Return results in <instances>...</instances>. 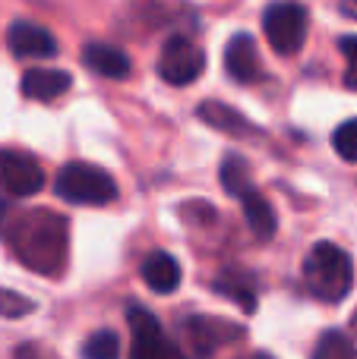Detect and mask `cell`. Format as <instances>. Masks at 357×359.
I'll return each mask as SVG.
<instances>
[{
  "label": "cell",
  "instance_id": "6da1fadb",
  "mask_svg": "<svg viewBox=\"0 0 357 359\" xmlns=\"http://www.w3.org/2000/svg\"><path fill=\"white\" fill-rule=\"evenodd\" d=\"M4 236L10 243L13 255L29 271L41 278H60L70 259V224L63 215L48 208H32L10 215L4 227Z\"/></svg>",
  "mask_w": 357,
  "mask_h": 359
},
{
  "label": "cell",
  "instance_id": "7a4b0ae2",
  "mask_svg": "<svg viewBox=\"0 0 357 359\" xmlns=\"http://www.w3.org/2000/svg\"><path fill=\"white\" fill-rule=\"evenodd\" d=\"M304 287H307L310 297H316L320 303H342V299L351 293L354 287V265L351 255L345 252L335 243H316L307 252L301 268Z\"/></svg>",
  "mask_w": 357,
  "mask_h": 359
},
{
  "label": "cell",
  "instance_id": "3957f363",
  "mask_svg": "<svg viewBox=\"0 0 357 359\" xmlns=\"http://www.w3.org/2000/svg\"><path fill=\"white\" fill-rule=\"evenodd\" d=\"M54 192L70 205H86V208H98V205H111L117 198V183L108 170L89 161H70L57 170Z\"/></svg>",
  "mask_w": 357,
  "mask_h": 359
},
{
  "label": "cell",
  "instance_id": "277c9868",
  "mask_svg": "<svg viewBox=\"0 0 357 359\" xmlns=\"http://www.w3.org/2000/svg\"><path fill=\"white\" fill-rule=\"evenodd\" d=\"M307 29H310V16L301 4H291V0H278L269 4L263 13V32L269 38L272 50L282 57H291L304 48L307 41Z\"/></svg>",
  "mask_w": 357,
  "mask_h": 359
},
{
  "label": "cell",
  "instance_id": "5b68a950",
  "mask_svg": "<svg viewBox=\"0 0 357 359\" xmlns=\"http://www.w3.org/2000/svg\"><path fill=\"white\" fill-rule=\"evenodd\" d=\"M244 337V328L219 316H190L181 325V341L193 359H212L221 347L238 344Z\"/></svg>",
  "mask_w": 357,
  "mask_h": 359
},
{
  "label": "cell",
  "instance_id": "8992f818",
  "mask_svg": "<svg viewBox=\"0 0 357 359\" xmlns=\"http://www.w3.org/2000/svg\"><path fill=\"white\" fill-rule=\"evenodd\" d=\"M126 325H130V359H183L181 347L164 334L162 322L145 306L133 303L126 309Z\"/></svg>",
  "mask_w": 357,
  "mask_h": 359
},
{
  "label": "cell",
  "instance_id": "52a82bcc",
  "mask_svg": "<svg viewBox=\"0 0 357 359\" xmlns=\"http://www.w3.org/2000/svg\"><path fill=\"white\" fill-rule=\"evenodd\" d=\"M202 69H206V54L190 38L174 35L164 41L162 54H158V76L168 86H190L202 76Z\"/></svg>",
  "mask_w": 357,
  "mask_h": 359
},
{
  "label": "cell",
  "instance_id": "ba28073f",
  "mask_svg": "<svg viewBox=\"0 0 357 359\" xmlns=\"http://www.w3.org/2000/svg\"><path fill=\"white\" fill-rule=\"evenodd\" d=\"M44 170L32 155L16 149H0V189L13 198H25L41 192Z\"/></svg>",
  "mask_w": 357,
  "mask_h": 359
},
{
  "label": "cell",
  "instance_id": "9c48e42d",
  "mask_svg": "<svg viewBox=\"0 0 357 359\" xmlns=\"http://www.w3.org/2000/svg\"><path fill=\"white\" fill-rule=\"evenodd\" d=\"M6 48L13 57H22V60H48L57 54V38L41 25L16 19L6 29Z\"/></svg>",
  "mask_w": 357,
  "mask_h": 359
},
{
  "label": "cell",
  "instance_id": "30bf717a",
  "mask_svg": "<svg viewBox=\"0 0 357 359\" xmlns=\"http://www.w3.org/2000/svg\"><path fill=\"white\" fill-rule=\"evenodd\" d=\"M225 69L234 82L240 86H250V82L263 79V60H259V50L253 35L247 32H238V35L228 41L225 48Z\"/></svg>",
  "mask_w": 357,
  "mask_h": 359
},
{
  "label": "cell",
  "instance_id": "8fae6325",
  "mask_svg": "<svg viewBox=\"0 0 357 359\" xmlns=\"http://www.w3.org/2000/svg\"><path fill=\"white\" fill-rule=\"evenodd\" d=\"M196 117H200L206 126H212V130L228 133L231 139L259 136V130L238 111V107H228V104H221V101H202V104L196 107Z\"/></svg>",
  "mask_w": 357,
  "mask_h": 359
},
{
  "label": "cell",
  "instance_id": "7c38bea8",
  "mask_svg": "<svg viewBox=\"0 0 357 359\" xmlns=\"http://www.w3.org/2000/svg\"><path fill=\"white\" fill-rule=\"evenodd\" d=\"M212 290L219 297H228L231 303H238L244 312H257V278L244 268H225L219 278L212 280Z\"/></svg>",
  "mask_w": 357,
  "mask_h": 359
},
{
  "label": "cell",
  "instance_id": "4fadbf2b",
  "mask_svg": "<svg viewBox=\"0 0 357 359\" xmlns=\"http://www.w3.org/2000/svg\"><path fill=\"white\" fill-rule=\"evenodd\" d=\"M82 63H86L89 73L101 76V79H126L130 76V57L124 50L111 48V44L89 41L82 48Z\"/></svg>",
  "mask_w": 357,
  "mask_h": 359
},
{
  "label": "cell",
  "instance_id": "5bb4252c",
  "mask_svg": "<svg viewBox=\"0 0 357 359\" xmlns=\"http://www.w3.org/2000/svg\"><path fill=\"white\" fill-rule=\"evenodd\" d=\"M73 86L70 73L63 69H48V67H38V69H25L22 82H19V92L32 101H54L60 98L67 88Z\"/></svg>",
  "mask_w": 357,
  "mask_h": 359
},
{
  "label": "cell",
  "instance_id": "9a60e30c",
  "mask_svg": "<svg viewBox=\"0 0 357 359\" xmlns=\"http://www.w3.org/2000/svg\"><path fill=\"white\" fill-rule=\"evenodd\" d=\"M139 271H143L145 287L155 293H174L177 287H181V265H177V259L171 252H164V249H155V252L145 255Z\"/></svg>",
  "mask_w": 357,
  "mask_h": 359
},
{
  "label": "cell",
  "instance_id": "2e32d148",
  "mask_svg": "<svg viewBox=\"0 0 357 359\" xmlns=\"http://www.w3.org/2000/svg\"><path fill=\"white\" fill-rule=\"evenodd\" d=\"M240 205H244V217H247V224H250L253 236H257L259 243H269L272 236H275V230H278V221H275L272 205L266 202L257 189L247 192V196L240 198Z\"/></svg>",
  "mask_w": 357,
  "mask_h": 359
},
{
  "label": "cell",
  "instance_id": "e0dca14e",
  "mask_svg": "<svg viewBox=\"0 0 357 359\" xmlns=\"http://www.w3.org/2000/svg\"><path fill=\"white\" fill-rule=\"evenodd\" d=\"M221 186H225L228 196L234 198H244L247 192H253V183H250V164H247L244 155H225L221 161Z\"/></svg>",
  "mask_w": 357,
  "mask_h": 359
},
{
  "label": "cell",
  "instance_id": "ac0fdd59",
  "mask_svg": "<svg viewBox=\"0 0 357 359\" xmlns=\"http://www.w3.org/2000/svg\"><path fill=\"white\" fill-rule=\"evenodd\" d=\"M310 359H357V347L345 331H326V334L316 341Z\"/></svg>",
  "mask_w": 357,
  "mask_h": 359
},
{
  "label": "cell",
  "instance_id": "d6986e66",
  "mask_svg": "<svg viewBox=\"0 0 357 359\" xmlns=\"http://www.w3.org/2000/svg\"><path fill=\"white\" fill-rule=\"evenodd\" d=\"M82 359H120V337L114 331H95L82 344Z\"/></svg>",
  "mask_w": 357,
  "mask_h": 359
},
{
  "label": "cell",
  "instance_id": "ffe728a7",
  "mask_svg": "<svg viewBox=\"0 0 357 359\" xmlns=\"http://www.w3.org/2000/svg\"><path fill=\"white\" fill-rule=\"evenodd\" d=\"M332 145H335V151H339V158H345V161H357V117L345 120V123L335 130Z\"/></svg>",
  "mask_w": 357,
  "mask_h": 359
},
{
  "label": "cell",
  "instance_id": "44dd1931",
  "mask_svg": "<svg viewBox=\"0 0 357 359\" xmlns=\"http://www.w3.org/2000/svg\"><path fill=\"white\" fill-rule=\"evenodd\" d=\"M32 309H35V303H32L29 297L0 287V316H4V318H22V316H29Z\"/></svg>",
  "mask_w": 357,
  "mask_h": 359
},
{
  "label": "cell",
  "instance_id": "7402d4cb",
  "mask_svg": "<svg viewBox=\"0 0 357 359\" xmlns=\"http://www.w3.org/2000/svg\"><path fill=\"white\" fill-rule=\"evenodd\" d=\"M339 50H342V57H345V76H342V82H345V88L357 92V35L342 38Z\"/></svg>",
  "mask_w": 357,
  "mask_h": 359
},
{
  "label": "cell",
  "instance_id": "603a6c76",
  "mask_svg": "<svg viewBox=\"0 0 357 359\" xmlns=\"http://www.w3.org/2000/svg\"><path fill=\"white\" fill-rule=\"evenodd\" d=\"M13 359H60V356L51 353V350L41 347V344H19Z\"/></svg>",
  "mask_w": 357,
  "mask_h": 359
},
{
  "label": "cell",
  "instance_id": "cb8c5ba5",
  "mask_svg": "<svg viewBox=\"0 0 357 359\" xmlns=\"http://www.w3.org/2000/svg\"><path fill=\"white\" fill-rule=\"evenodd\" d=\"M10 215H13V205L0 198V233H4V227H6V221H10Z\"/></svg>",
  "mask_w": 357,
  "mask_h": 359
},
{
  "label": "cell",
  "instance_id": "d4e9b609",
  "mask_svg": "<svg viewBox=\"0 0 357 359\" xmlns=\"http://www.w3.org/2000/svg\"><path fill=\"white\" fill-rule=\"evenodd\" d=\"M342 13H345V16H351V19H357V0H342Z\"/></svg>",
  "mask_w": 357,
  "mask_h": 359
},
{
  "label": "cell",
  "instance_id": "484cf974",
  "mask_svg": "<svg viewBox=\"0 0 357 359\" xmlns=\"http://www.w3.org/2000/svg\"><path fill=\"white\" fill-rule=\"evenodd\" d=\"M240 359H272L269 353H263V350H259V353H247V356H240Z\"/></svg>",
  "mask_w": 357,
  "mask_h": 359
},
{
  "label": "cell",
  "instance_id": "4316f807",
  "mask_svg": "<svg viewBox=\"0 0 357 359\" xmlns=\"http://www.w3.org/2000/svg\"><path fill=\"white\" fill-rule=\"evenodd\" d=\"M348 325H351V334L357 337V309H354V316H351V322H348Z\"/></svg>",
  "mask_w": 357,
  "mask_h": 359
}]
</instances>
